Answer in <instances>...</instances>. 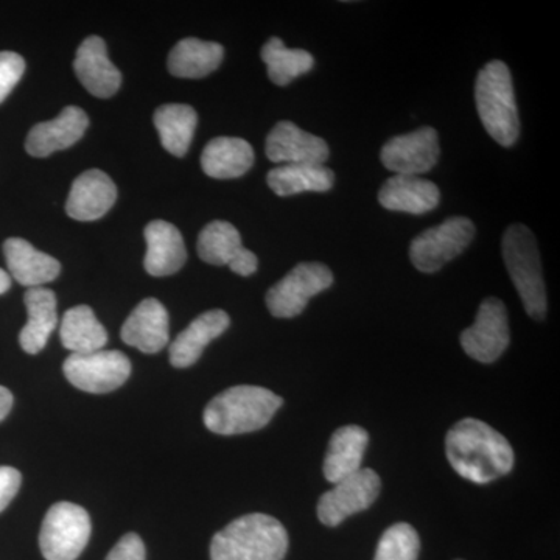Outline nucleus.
Returning a JSON list of instances; mask_svg holds the SVG:
<instances>
[{
	"instance_id": "8",
	"label": "nucleus",
	"mask_w": 560,
	"mask_h": 560,
	"mask_svg": "<svg viewBox=\"0 0 560 560\" xmlns=\"http://www.w3.org/2000/svg\"><path fill=\"white\" fill-rule=\"evenodd\" d=\"M62 372L75 388L106 394L120 388L130 378L131 361L120 350L70 353L62 364Z\"/></svg>"
},
{
	"instance_id": "32",
	"label": "nucleus",
	"mask_w": 560,
	"mask_h": 560,
	"mask_svg": "<svg viewBox=\"0 0 560 560\" xmlns=\"http://www.w3.org/2000/svg\"><path fill=\"white\" fill-rule=\"evenodd\" d=\"M24 72L25 61L21 55L14 51H0V103L9 97Z\"/></svg>"
},
{
	"instance_id": "26",
	"label": "nucleus",
	"mask_w": 560,
	"mask_h": 560,
	"mask_svg": "<svg viewBox=\"0 0 560 560\" xmlns=\"http://www.w3.org/2000/svg\"><path fill=\"white\" fill-rule=\"evenodd\" d=\"M224 49L219 43L197 38L179 40L168 55V70L178 79H202L215 72L223 61Z\"/></svg>"
},
{
	"instance_id": "16",
	"label": "nucleus",
	"mask_w": 560,
	"mask_h": 560,
	"mask_svg": "<svg viewBox=\"0 0 560 560\" xmlns=\"http://www.w3.org/2000/svg\"><path fill=\"white\" fill-rule=\"evenodd\" d=\"M73 69L81 84L95 97L109 98L120 90V70L110 62L101 36H90L83 40L77 50Z\"/></svg>"
},
{
	"instance_id": "21",
	"label": "nucleus",
	"mask_w": 560,
	"mask_h": 560,
	"mask_svg": "<svg viewBox=\"0 0 560 560\" xmlns=\"http://www.w3.org/2000/svg\"><path fill=\"white\" fill-rule=\"evenodd\" d=\"M440 200V187L419 176L394 175L378 191V201L383 208L412 215H422L436 209Z\"/></svg>"
},
{
	"instance_id": "2",
	"label": "nucleus",
	"mask_w": 560,
	"mask_h": 560,
	"mask_svg": "<svg viewBox=\"0 0 560 560\" xmlns=\"http://www.w3.org/2000/svg\"><path fill=\"white\" fill-rule=\"evenodd\" d=\"M278 394L260 386H234L213 397L206 407L205 425L223 436L253 433L267 427L282 407Z\"/></svg>"
},
{
	"instance_id": "27",
	"label": "nucleus",
	"mask_w": 560,
	"mask_h": 560,
	"mask_svg": "<svg viewBox=\"0 0 560 560\" xmlns=\"http://www.w3.org/2000/svg\"><path fill=\"white\" fill-rule=\"evenodd\" d=\"M268 186L278 197L305 194V191H329L335 175L326 165L285 164L272 168L267 176Z\"/></svg>"
},
{
	"instance_id": "24",
	"label": "nucleus",
	"mask_w": 560,
	"mask_h": 560,
	"mask_svg": "<svg viewBox=\"0 0 560 560\" xmlns=\"http://www.w3.org/2000/svg\"><path fill=\"white\" fill-rule=\"evenodd\" d=\"M27 307V324L20 334V345L24 352L36 355L46 348L51 331L58 324L57 296L49 289H28L24 296Z\"/></svg>"
},
{
	"instance_id": "36",
	"label": "nucleus",
	"mask_w": 560,
	"mask_h": 560,
	"mask_svg": "<svg viewBox=\"0 0 560 560\" xmlns=\"http://www.w3.org/2000/svg\"><path fill=\"white\" fill-rule=\"evenodd\" d=\"M11 287V276L9 271L2 270L0 268V294H5L7 291L10 290Z\"/></svg>"
},
{
	"instance_id": "20",
	"label": "nucleus",
	"mask_w": 560,
	"mask_h": 560,
	"mask_svg": "<svg viewBox=\"0 0 560 560\" xmlns=\"http://www.w3.org/2000/svg\"><path fill=\"white\" fill-rule=\"evenodd\" d=\"M3 254L11 279L27 289H38L60 276V261L40 253L24 238H9L3 243Z\"/></svg>"
},
{
	"instance_id": "23",
	"label": "nucleus",
	"mask_w": 560,
	"mask_h": 560,
	"mask_svg": "<svg viewBox=\"0 0 560 560\" xmlns=\"http://www.w3.org/2000/svg\"><path fill=\"white\" fill-rule=\"evenodd\" d=\"M370 434L359 425L342 427L335 431L324 459V477L337 485L361 469Z\"/></svg>"
},
{
	"instance_id": "15",
	"label": "nucleus",
	"mask_w": 560,
	"mask_h": 560,
	"mask_svg": "<svg viewBox=\"0 0 560 560\" xmlns=\"http://www.w3.org/2000/svg\"><path fill=\"white\" fill-rule=\"evenodd\" d=\"M88 127V114L79 106H68L57 119L43 121L32 128L25 140V150L35 158L50 156L79 142Z\"/></svg>"
},
{
	"instance_id": "4",
	"label": "nucleus",
	"mask_w": 560,
	"mask_h": 560,
	"mask_svg": "<svg viewBox=\"0 0 560 560\" xmlns=\"http://www.w3.org/2000/svg\"><path fill=\"white\" fill-rule=\"evenodd\" d=\"M475 102L490 138L501 147L514 145L521 136V119L511 70L503 61H490L478 72Z\"/></svg>"
},
{
	"instance_id": "5",
	"label": "nucleus",
	"mask_w": 560,
	"mask_h": 560,
	"mask_svg": "<svg viewBox=\"0 0 560 560\" xmlns=\"http://www.w3.org/2000/svg\"><path fill=\"white\" fill-rule=\"evenodd\" d=\"M503 260L526 313L541 320L547 316L548 301L539 248L536 237L523 224H512L503 235Z\"/></svg>"
},
{
	"instance_id": "14",
	"label": "nucleus",
	"mask_w": 560,
	"mask_h": 560,
	"mask_svg": "<svg viewBox=\"0 0 560 560\" xmlns=\"http://www.w3.org/2000/svg\"><path fill=\"white\" fill-rule=\"evenodd\" d=\"M268 160L276 164H318L329 160L330 150L326 140L301 130L293 121L282 120L267 138Z\"/></svg>"
},
{
	"instance_id": "35",
	"label": "nucleus",
	"mask_w": 560,
	"mask_h": 560,
	"mask_svg": "<svg viewBox=\"0 0 560 560\" xmlns=\"http://www.w3.org/2000/svg\"><path fill=\"white\" fill-rule=\"evenodd\" d=\"M13 394L5 386H0V422L10 415L11 408H13Z\"/></svg>"
},
{
	"instance_id": "18",
	"label": "nucleus",
	"mask_w": 560,
	"mask_h": 560,
	"mask_svg": "<svg viewBox=\"0 0 560 560\" xmlns=\"http://www.w3.org/2000/svg\"><path fill=\"white\" fill-rule=\"evenodd\" d=\"M120 337L143 353L161 352L171 340L168 313L154 298L140 302L121 327Z\"/></svg>"
},
{
	"instance_id": "33",
	"label": "nucleus",
	"mask_w": 560,
	"mask_h": 560,
	"mask_svg": "<svg viewBox=\"0 0 560 560\" xmlns=\"http://www.w3.org/2000/svg\"><path fill=\"white\" fill-rule=\"evenodd\" d=\"M145 545H143L142 539H140L138 534L130 533L125 534L117 541L116 547L109 551L106 560H145Z\"/></svg>"
},
{
	"instance_id": "30",
	"label": "nucleus",
	"mask_w": 560,
	"mask_h": 560,
	"mask_svg": "<svg viewBox=\"0 0 560 560\" xmlns=\"http://www.w3.org/2000/svg\"><path fill=\"white\" fill-rule=\"evenodd\" d=\"M261 60L267 65L268 77L278 86H287L298 77L311 72L315 65L307 50L287 49L283 40L276 36L265 43Z\"/></svg>"
},
{
	"instance_id": "10",
	"label": "nucleus",
	"mask_w": 560,
	"mask_h": 560,
	"mask_svg": "<svg viewBox=\"0 0 560 560\" xmlns=\"http://www.w3.org/2000/svg\"><path fill=\"white\" fill-rule=\"evenodd\" d=\"M382 480L372 469H360L335 485L318 501V518L323 525H340L350 515L370 510L381 493Z\"/></svg>"
},
{
	"instance_id": "17",
	"label": "nucleus",
	"mask_w": 560,
	"mask_h": 560,
	"mask_svg": "<svg viewBox=\"0 0 560 560\" xmlns=\"http://www.w3.org/2000/svg\"><path fill=\"white\" fill-rule=\"evenodd\" d=\"M117 200V187L106 173L92 168L73 180L66 212L70 219L95 221L109 212Z\"/></svg>"
},
{
	"instance_id": "34",
	"label": "nucleus",
	"mask_w": 560,
	"mask_h": 560,
	"mask_svg": "<svg viewBox=\"0 0 560 560\" xmlns=\"http://www.w3.org/2000/svg\"><path fill=\"white\" fill-rule=\"evenodd\" d=\"M21 482L20 470L9 466L0 467V512L5 511L16 493L20 492Z\"/></svg>"
},
{
	"instance_id": "31",
	"label": "nucleus",
	"mask_w": 560,
	"mask_h": 560,
	"mask_svg": "<svg viewBox=\"0 0 560 560\" xmlns=\"http://www.w3.org/2000/svg\"><path fill=\"white\" fill-rule=\"evenodd\" d=\"M419 550L418 530L408 523H396L383 534L374 560H418Z\"/></svg>"
},
{
	"instance_id": "7",
	"label": "nucleus",
	"mask_w": 560,
	"mask_h": 560,
	"mask_svg": "<svg viewBox=\"0 0 560 560\" xmlns=\"http://www.w3.org/2000/svg\"><path fill=\"white\" fill-rule=\"evenodd\" d=\"M475 224L466 217H451L423 231L412 241L410 259L420 272H438L459 256L475 237Z\"/></svg>"
},
{
	"instance_id": "12",
	"label": "nucleus",
	"mask_w": 560,
	"mask_h": 560,
	"mask_svg": "<svg viewBox=\"0 0 560 560\" xmlns=\"http://www.w3.org/2000/svg\"><path fill=\"white\" fill-rule=\"evenodd\" d=\"M441 156L440 138L434 128L423 127L410 135L396 136L383 145L381 160L385 168L404 176L430 172Z\"/></svg>"
},
{
	"instance_id": "9",
	"label": "nucleus",
	"mask_w": 560,
	"mask_h": 560,
	"mask_svg": "<svg viewBox=\"0 0 560 560\" xmlns=\"http://www.w3.org/2000/svg\"><path fill=\"white\" fill-rule=\"evenodd\" d=\"M334 275L318 261L296 265L267 293V307L275 318H294L307 307L308 301L320 291L330 289Z\"/></svg>"
},
{
	"instance_id": "19",
	"label": "nucleus",
	"mask_w": 560,
	"mask_h": 560,
	"mask_svg": "<svg viewBox=\"0 0 560 560\" xmlns=\"http://www.w3.org/2000/svg\"><path fill=\"white\" fill-rule=\"evenodd\" d=\"M147 256L143 260L149 275L164 278L178 272L187 260L186 245L178 228L164 220L151 221L145 228Z\"/></svg>"
},
{
	"instance_id": "3",
	"label": "nucleus",
	"mask_w": 560,
	"mask_h": 560,
	"mask_svg": "<svg viewBox=\"0 0 560 560\" xmlns=\"http://www.w3.org/2000/svg\"><path fill=\"white\" fill-rule=\"evenodd\" d=\"M289 534L271 515H243L213 536L212 560H283Z\"/></svg>"
},
{
	"instance_id": "11",
	"label": "nucleus",
	"mask_w": 560,
	"mask_h": 560,
	"mask_svg": "<svg viewBox=\"0 0 560 560\" xmlns=\"http://www.w3.org/2000/svg\"><path fill=\"white\" fill-rule=\"evenodd\" d=\"M511 342L506 305L499 298H486L478 308L474 326L460 334L464 352L480 363H493Z\"/></svg>"
},
{
	"instance_id": "29",
	"label": "nucleus",
	"mask_w": 560,
	"mask_h": 560,
	"mask_svg": "<svg viewBox=\"0 0 560 560\" xmlns=\"http://www.w3.org/2000/svg\"><path fill=\"white\" fill-rule=\"evenodd\" d=\"M154 127L160 132L161 143L173 156L183 158L189 151L197 130L198 116L189 105H162L154 113Z\"/></svg>"
},
{
	"instance_id": "22",
	"label": "nucleus",
	"mask_w": 560,
	"mask_h": 560,
	"mask_svg": "<svg viewBox=\"0 0 560 560\" xmlns=\"http://www.w3.org/2000/svg\"><path fill=\"white\" fill-rule=\"evenodd\" d=\"M231 318L224 311H209L198 316L186 330L180 331L171 346V363L173 368L194 366L209 342L219 338L230 329Z\"/></svg>"
},
{
	"instance_id": "28",
	"label": "nucleus",
	"mask_w": 560,
	"mask_h": 560,
	"mask_svg": "<svg viewBox=\"0 0 560 560\" xmlns=\"http://www.w3.org/2000/svg\"><path fill=\"white\" fill-rule=\"evenodd\" d=\"M61 342L72 353L97 352L108 342V331L88 305L69 308L62 316Z\"/></svg>"
},
{
	"instance_id": "6",
	"label": "nucleus",
	"mask_w": 560,
	"mask_h": 560,
	"mask_svg": "<svg viewBox=\"0 0 560 560\" xmlns=\"http://www.w3.org/2000/svg\"><path fill=\"white\" fill-rule=\"evenodd\" d=\"M91 517L79 504L60 501L47 511L39 533L46 560H77L91 539Z\"/></svg>"
},
{
	"instance_id": "13",
	"label": "nucleus",
	"mask_w": 560,
	"mask_h": 560,
	"mask_svg": "<svg viewBox=\"0 0 560 560\" xmlns=\"http://www.w3.org/2000/svg\"><path fill=\"white\" fill-rule=\"evenodd\" d=\"M198 256L215 267L228 265L235 275L248 278L259 267L256 254L242 245L241 232L228 221H212L198 237Z\"/></svg>"
},
{
	"instance_id": "25",
	"label": "nucleus",
	"mask_w": 560,
	"mask_h": 560,
	"mask_svg": "<svg viewBox=\"0 0 560 560\" xmlns=\"http://www.w3.org/2000/svg\"><path fill=\"white\" fill-rule=\"evenodd\" d=\"M253 164V147L241 138L212 139L201 154L202 172L215 179L241 178Z\"/></svg>"
},
{
	"instance_id": "1",
	"label": "nucleus",
	"mask_w": 560,
	"mask_h": 560,
	"mask_svg": "<svg viewBox=\"0 0 560 560\" xmlns=\"http://www.w3.org/2000/svg\"><path fill=\"white\" fill-rule=\"evenodd\" d=\"M448 463L464 480L488 485L510 474L514 451L510 441L478 419H463L447 433Z\"/></svg>"
}]
</instances>
